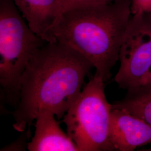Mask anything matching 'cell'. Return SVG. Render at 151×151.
<instances>
[{
    "label": "cell",
    "instance_id": "cell-11",
    "mask_svg": "<svg viewBox=\"0 0 151 151\" xmlns=\"http://www.w3.org/2000/svg\"><path fill=\"white\" fill-rule=\"evenodd\" d=\"M132 15L151 14V0H130Z\"/></svg>",
    "mask_w": 151,
    "mask_h": 151
},
{
    "label": "cell",
    "instance_id": "cell-9",
    "mask_svg": "<svg viewBox=\"0 0 151 151\" xmlns=\"http://www.w3.org/2000/svg\"><path fill=\"white\" fill-rule=\"evenodd\" d=\"M111 105L112 109L124 110L151 125V83L130 88L123 99Z\"/></svg>",
    "mask_w": 151,
    "mask_h": 151
},
{
    "label": "cell",
    "instance_id": "cell-8",
    "mask_svg": "<svg viewBox=\"0 0 151 151\" xmlns=\"http://www.w3.org/2000/svg\"><path fill=\"white\" fill-rule=\"evenodd\" d=\"M13 1L32 31L48 42L49 32L60 16V0Z\"/></svg>",
    "mask_w": 151,
    "mask_h": 151
},
{
    "label": "cell",
    "instance_id": "cell-6",
    "mask_svg": "<svg viewBox=\"0 0 151 151\" xmlns=\"http://www.w3.org/2000/svg\"><path fill=\"white\" fill-rule=\"evenodd\" d=\"M109 139L115 151H134L151 144V125L124 110L112 109Z\"/></svg>",
    "mask_w": 151,
    "mask_h": 151
},
{
    "label": "cell",
    "instance_id": "cell-7",
    "mask_svg": "<svg viewBox=\"0 0 151 151\" xmlns=\"http://www.w3.org/2000/svg\"><path fill=\"white\" fill-rule=\"evenodd\" d=\"M54 114L44 111L35 119V133L27 144L29 151H80L68 134L60 127Z\"/></svg>",
    "mask_w": 151,
    "mask_h": 151
},
{
    "label": "cell",
    "instance_id": "cell-10",
    "mask_svg": "<svg viewBox=\"0 0 151 151\" xmlns=\"http://www.w3.org/2000/svg\"><path fill=\"white\" fill-rule=\"evenodd\" d=\"M111 1L113 0H60V16L64 11L73 7L104 3Z\"/></svg>",
    "mask_w": 151,
    "mask_h": 151
},
{
    "label": "cell",
    "instance_id": "cell-4",
    "mask_svg": "<svg viewBox=\"0 0 151 151\" xmlns=\"http://www.w3.org/2000/svg\"><path fill=\"white\" fill-rule=\"evenodd\" d=\"M105 83L95 73L63 116L67 133L80 151H115L109 139L112 105Z\"/></svg>",
    "mask_w": 151,
    "mask_h": 151
},
{
    "label": "cell",
    "instance_id": "cell-3",
    "mask_svg": "<svg viewBox=\"0 0 151 151\" xmlns=\"http://www.w3.org/2000/svg\"><path fill=\"white\" fill-rule=\"evenodd\" d=\"M46 42L32 31L13 0H0V84L11 105L19 103L29 62Z\"/></svg>",
    "mask_w": 151,
    "mask_h": 151
},
{
    "label": "cell",
    "instance_id": "cell-5",
    "mask_svg": "<svg viewBox=\"0 0 151 151\" xmlns=\"http://www.w3.org/2000/svg\"><path fill=\"white\" fill-rule=\"evenodd\" d=\"M115 81L120 88L139 86L151 68V14L132 15L119 53Z\"/></svg>",
    "mask_w": 151,
    "mask_h": 151
},
{
    "label": "cell",
    "instance_id": "cell-12",
    "mask_svg": "<svg viewBox=\"0 0 151 151\" xmlns=\"http://www.w3.org/2000/svg\"><path fill=\"white\" fill-rule=\"evenodd\" d=\"M149 83H151V68L141 81L140 85H145Z\"/></svg>",
    "mask_w": 151,
    "mask_h": 151
},
{
    "label": "cell",
    "instance_id": "cell-2",
    "mask_svg": "<svg viewBox=\"0 0 151 151\" xmlns=\"http://www.w3.org/2000/svg\"><path fill=\"white\" fill-rule=\"evenodd\" d=\"M131 16L130 0L73 7L60 15L49 32L48 42L63 44L80 53L106 82L119 60Z\"/></svg>",
    "mask_w": 151,
    "mask_h": 151
},
{
    "label": "cell",
    "instance_id": "cell-1",
    "mask_svg": "<svg viewBox=\"0 0 151 151\" xmlns=\"http://www.w3.org/2000/svg\"><path fill=\"white\" fill-rule=\"evenodd\" d=\"M94 68L82 55L57 42H46L32 55L22 76L19 101L12 115L13 127L30 129L39 114L48 111L60 119L82 90Z\"/></svg>",
    "mask_w": 151,
    "mask_h": 151
}]
</instances>
